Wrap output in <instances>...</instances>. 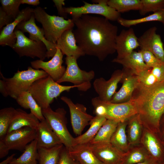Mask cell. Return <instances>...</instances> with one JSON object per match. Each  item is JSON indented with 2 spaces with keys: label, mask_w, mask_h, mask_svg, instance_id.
Instances as JSON below:
<instances>
[{
  "label": "cell",
  "mask_w": 164,
  "mask_h": 164,
  "mask_svg": "<svg viewBox=\"0 0 164 164\" xmlns=\"http://www.w3.org/2000/svg\"><path fill=\"white\" fill-rule=\"evenodd\" d=\"M73 20L76 43L85 55L103 61L116 52L118 27L105 18L83 15Z\"/></svg>",
  "instance_id": "6da1fadb"
},
{
  "label": "cell",
  "mask_w": 164,
  "mask_h": 164,
  "mask_svg": "<svg viewBox=\"0 0 164 164\" xmlns=\"http://www.w3.org/2000/svg\"><path fill=\"white\" fill-rule=\"evenodd\" d=\"M130 100L142 122L157 127L164 114V80L149 88L138 85Z\"/></svg>",
  "instance_id": "7a4b0ae2"
},
{
  "label": "cell",
  "mask_w": 164,
  "mask_h": 164,
  "mask_svg": "<svg viewBox=\"0 0 164 164\" xmlns=\"http://www.w3.org/2000/svg\"><path fill=\"white\" fill-rule=\"evenodd\" d=\"M78 87L73 85L65 86L60 84L48 76L35 81L29 91L42 109L50 107L55 98L63 92H68L73 88Z\"/></svg>",
  "instance_id": "3957f363"
},
{
  "label": "cell",
  "mask_w": 164,
  "mask_h": 164,
  "mask_svg": "<svg viewBox=\"0 0 164 164\" xmlns=\"http://www.w3.org/2000/svg\"><path fill=\"white\" fill-rule=\"evenodd\" d=\"M33 14L35 19L42 26L46 39L56 44L64 31L73 29L74 26L72 19L66 20L60 16L50 15L40 7L35 8Z\"/></svg>",
  "instance_id": "277c9868"
},
{
  "label": "cell",
  "mask_w": 164,
  "mask_h": 164,
  "mask_svg": "<svg viewBox=\"0 0 164 164\" xmlns=\"http://www.w3.org/2000/svg\"><path fill=\"white\" fill-rule=\"evenodd\" d=\"M0 73L1 79L5 82L9 96L15 100L22 92L29 91L35 81L48 76L44 70L31 67H29L26 70H18L11 78H6Z\"/></svg>",
  "instance_id": "5b68a950"
},
{
  "label": "cell",
  "mask_w": 164,
  "mask_h": 164,
  "mask_svg": "<svg viewBox=\"0 0 164 164\" xmlns=\"http://www.w3.org/2000/svg\"><path fill=\"white\" fill-rule=\"evenodd\" d=\"M42 113L64 147L67 150L71 148L74 138L70 134L67 127L66 110L63 108H59L54 111L49 107L42 109Z\"/></svg>",
  "instance_id": "8992f818"
},
{
  "label": "cell",
  "mask_w": 164,
  "mask_h": 164,
  "mask_svg": "<svg viewBox=\"0 0 164 164\" xmlns=\"http://www.w3.org/2000/svg\"><path fill=\"white\" fill-rule=\"evenodd\" d=\"M77 60L73 56H66V71L56 82L60 84L64 82H70L78 86L79 91H86L91 87V81L94 77L95 73L93 70L86 71L81 70L78 65Z\"/></svg>",
  "instance_id": "52a82bcc"
},
{
  "label": "cell",
  "mask_w": 164,
  "mask_h": 164,
  "mask_svg": "<svg viewBox=\"0 0 164 164\" xmlns=\"http://www.w3.org/2000/svg\"><path fill=\"white\" fill-rule=\"evenodd\" d=\"M92 2L95 3L83 1V6L64 7V10L65 13L70 15L72 19L78 18L83 15L95 14L103 16L109 21H117L121 17V13L107 4V0H92Z\"/></svg>",
  "instance_id": "ba28073f"
},
{
  "label": "cell",
  "mask_w": 164,
  "mask_h": 164,
  "mask_svg": "<svg viewBox=\"0 0 164 164\" xmlns=\"http://www.w3.org/2000/svg\"><path fill=\"white\" fill-rule=\"evenodd\" d=\"M14 32L16 41L11 48L20 57H37L43 61L47 57V50L43 42L30 39L20 30L15 29Z\"/></svg>",
  "instance_id": "9c48e42d"
},
{
  "label": "cell",
  "mask_w": 164,
  "mask_h": 164,
  "mask_svg": "<svg viewBox=\"0 0 164 164\" xmlns=\"http://www.w3.org/2000/svg\"><path fill=\"white\" fill-rule=\"evenodd\" d=\"M60 99L69 107L71 124L74 133L76 135H81L84 129L89 125L94 117L87 113V108L83 104H74L70 98L66 96H62Z\"/></svg>",
  "instance_id": "30bf717a"
},
{
  "label": "cell",
  "mask_w": 164,
  "mask_h": 164,
  "mask_svg": "<svg viewBox=\"0 0 164 164\" xmlns=\"http://www.w3.org/2000/svg\"><path fill=\"white\" fill-rule=\"evenodd\" d=\"M35 129L25 127L7 134L2 139L9 149L23 152L27 145L36 139Z\"/></svg>",
  "instance_id": "8fae6325"
},
{
  "label": "cell",
  "mask_w": 164,
  "mask_h": 164,
  "mask_svg": "<svg viewBox=\"0 0 164 164\" xmlns=\"http://www.w3.org/2000/svg\"><path fill=\"white\" fill-rule=\"evenodd\" d=\"M35 19L33 13L29 20L20 23L15 29L20 30L24 33L28 32L29 34V38L30 39L43 42L47 50V58L49 59L50 57H52L56 52V45L49 41L46 39L43 29L36 25Z\"/></svg>",
  "instance_id": "7c38bea8"
},
{
  "label": "cell",
  "mask_w": 164,
  "mask_h": 164,
  "mask_svg": "<svg viewBox=\"0 0 164 164\" xmlns=\"http://www.w3.org/2000/svg\"><path fill=\"white\" fill-rule=\"evenodd\" d=\"M123 76L122 70L118 69L113 72L108 80L102 77L95 79L93 85L98 97L102 101L110 102L116 93L118 84L120 82Z\"/></svg>",
  "instance_id": "4fadbf2b"
},
{
  "label": "cell",
  "mask_w": 164,
  "mask_h": 164,
  "mask_svg": "<svg viewBox=\"0 0 164 164\" xmlns=\"http://www.w3.org/2000/svg\"><path fill=\"white\" fill-rule=\"evenodd\" d=\"M155 26L150 28L138 38L140 50L152 53L159 60L164 62V44L160 36L156 33Z\"/></svg>",
  "instance_id": "5bb4252c"
},
{
  "label": "cell",
  "mask_w": 164,
  "mask_h": 164,
  "mask_svg": "<svg viewBox=\"0 0 164 164\" xmlns=\"http://www.w3.org/2000/svg\"><path fill=\"white\" fill-rule=\"evenodd\" d=\"M63 55L60 50L57 48L56 52L52 59L48 61L38 60L31 62V67L37 70L41 69L56 82L64 75L66 68L62 65Z\"/></svg>",
  "instance_id": "9a60e30c"
},
{
  "label": "cell",
  "mask_w": 164,
  "mask_h": 164,
  "mask_svg": "<svg viewBox=\"0 0 164 164\" xmlns=\"http://www.w3.org/2000/svg\"><path fill=\"white\" fill-rule=\"evenodd\" d=\"M99 100L106 108L105 117L107 119L120 122L128 120L138 114L136 107L130 100L124 103H113Z\"/></svg>",
  "instance_id": "2e32d148"
},
{
  "label": "cell",
  "mask_w": 164,
  "mask_h": 164,
  "mask_svg": "<svg viewBox=\"0 0 164 164\" xmlns=\"http://www.w3.org/2000/svg\"><path fill=\"white\" fill-rule=\"evenodd\" d=\"M122 70L123 76L120 82L122 83V85L111 99L109 102L111 103H120L129 101L138 84L137 75L125 68L123 67Z\"/></svg>",
  "instance_id": "e0dca14e"
},
{
  "label": "cell",
  "mask_w": 164,
  "mask_h": 164,
  "mask_svg": "<svg viewBox=\"0 0 164 164\" xmlns=\"http://www.w3.org/2000/svg\"><path fill=\"white\" fill-rule=\"evenodd\" d=\"M138 38L132 28L122 29L116 37L115 50L118 59L123 58L129 55L134 50L139 47Z\"/></svg>",
  "instance_id": "ac0fdd59"
},
{
  "label": "cell",
  "mask_w": 164,
  "mask_h": 164,
  "mask_svg": "<svg viewBox=\"0 0 164 164\" xmlns=\"http://www.w3.org/2000/svg\"><path fill=\"white\" fill-rule=\"evenodd\" d=\"M34 9L27 7L20 11L16 18L12 23L4 27L0 34V45L12 48L16 41L14 32L17 26L21 22L29 20L33 13Z\"/></svg>",
  "instance_id": "d6986e66"
},
{
  "label": "cell",
  "mask_w": 164,
  "mask_h": 164,
  "mask_svg": "<svg viewBox=\"0 0 164 164\" xmlns=\"http://www.w3.org/2000/svg\"><path fill=\"white\" fill-rule=\"evenodd\" d=\"M90 144L94 155L104 164H119L122 162L126 153L110 143Z\"/></svg>",
  "instance_id": "ffe728a7"
},
{
  "label": "cell",
  "mask_w": 164,
  "mask_h": 164,
  "mask_svg": "<svg viewBox=\"0 0 164 164\" xmlns=\"http://www.w3.org/2000/svg\"><path fill=\"white\" fill-rule=\"evenodd\" d=\"M36 130L38 149L49 148L62 144L45 119L40 121Z\"/></svg>",
  "instance_id": "44dd1931"
},
{
  "label": "cell",
  "mask_w": 164,
  "mask_h": 164,
  "mask_svg": "<svg viewBox=\"0 0 164 164\" xmlns=\"http://www.w3.org/2000/svg\"><path fill=\"white\" fill-rule=\"evenodd\" d=\"M56 45L63 54L66 56H72L77 59L85 55L77 44L73 29L64 31L57 41Z\"/></svg>",
  "instance_id": "7402d4cb"
},
{
  "label": "cell",
  "mask_w": 164,
  "mask_h": 164,
  "mask_svg": "<svg viewBox=\"0 0 164 164\" xmlns=\"http://www.w3.org/2000/svg\"><path fill=\"white\" fill-rule=\"evenodd\" d=\"M39 122L38 119L31 113H28L20 108L16 109L7 134L25 127L36 129Z\"/></svg>",
  "instance_id": "603a6c76"
},
{
  "label": "cell",
  "mask_w": 164,
  "mask_h": 164,
  "mask_svg": "<svg viewBox=\"0 0 164 164\" xmlns=\"http://www.w3.org/2000/svg\"><path fill=\"white\" fill-rule=\"evenodd\" d=\"M68 151L79 164H104L94 155L89 143L74 146Z\"/></svg>",
  "instance_id": "cb8c5ba5"
},
{
  "label": "cell",
  "mask_w": 164,
  "mask_h": 164,
  "mask_svg": "<svg viewBox=\"0 0 164 164\" xmlns=\"http://www.w3.org/2000/svg\"><path fill=\"white\" fill-rule=\"evenodd\" d=\"M112 62L121 64L125 68L129 70L137 75L142 71L148 68L143 60L142 53L133 51L127 56L119 59L114 58Z\"/></svg>",
  "instance_id": "d4e9b609"
},
{
  "label": "cell",
  "mask_w": 164,
  "mask_h": 164,
  "mask_svg": "<svg viewBox=\"0 0 164 164\" xmlns=\"http://www.w3.org/2000/svg\"><path fill=\"white\" fill-rule=\"evenodd\" d=\"M107 119L104 116L95 115L94 117L90 122V126L87 131L83 134L74 138L73 146L89 143L96 136Z\"/></svg>",
  "instance_id": "484cf974"
},
{
  "label": "cell",
  "mask_w": 164,
  "mask_h": 164,
  "mask_svg": "<svg viewBox=\"0 0 164 164\" xmlns=\"http://www.w3.org/2000/svg\"><path fill=\"white\" fill-rule=\"evenodd\" d=\"M141 78L144 84L148 87L164 80V62L143 70L141 73Z\"/></svg>",
  "instance_id": "4316f807"
},
{
  "label": "cell",
  "mask_w": 164,
  "mask_h": 164,
  "mask_svg": "<svg viewBox=\"0 0 164 164\" xmlns=\"http://www.w3.org/2000/svg\"><path fill=\"white\" fill-rule=\"evenodd\" d=\"M17 102L22 108L30 109V112L40 121L45 119L42 109L29 91L22 92L16 99Z\"/></svg>",
  "instance_id": "83f0119b"
},
{
  "label": "cell",
  "mask_w": 164,
  "mask_h": 164,
  "mask_svg": "<svg viewBox=\"0 0 164 164\" xmlns=\"http://www.w3.org/2000/svg\"><path fill=\"white\" fill-rule=\"evenodd\" d=\"M119 122L107 119L99 129L93 139L89 143L91 144H104L110 143L111 138Z\"/></svg>",
  "instance_id": "f1b7e54d"
},
{
  "label": "cell",
  "mask_w": 164,
  "mask_h": 164,
  "mask_svg": "<svg viewBox=\"0 0 164 164\" xmlns=\"http://www.w3.org/2000/svg\"><path fill=\"white\" fill-rule=\"evenodd\" d=\"M128 120L118 123L110 142L113 145L125 153L128 151L129 145L126 132Z\"/></svg>",
  "instance_id": "f546056e"
},
{
  "label": "cell",
  "mask_w": 164,
  "mask_h": 164,
  "mask_svg": "<svg viewBox=\"0 0 164 164\" xmlns=\"http://www.w3.org/2000/svg\"><path fill=\"white\" fill-rule=\"evenodd\" d=\"M142 141L149 155L157 161L163 162L161 148L154 135L150 132L145 131Z\"/></svg>",
  "instance_id": "4dcf8cb0"
},
{
  "label": "cell",
  "mask_w": 164,
  "mask_h": 164,
  "mask_svg": "<svg viewBox=\"0 0 164 164\" xmlns=\"http://www.w3.org/2000/svg\"><path fill=\"white\" fill-rule=\"evenodd\" d=\"M63 144L49 148L38 149V160L39 164H58Z\"/></svg>",
  "instance_id": "1f68e13d"
},
{
  "label": "cell",
  "mask_w": 164,
  "mask_h": 164,
  "mask_svg": "<svg viewBox=\"0 0 164 164\" xmlns=\"http://www.w3.org/2000/svg\"><path fill=\"white\" fill-rule=\"evenodd\" d=\"M38 159V148L36 139L27 145L19 157L14 158L9 164H37Z\"/></svg>",
  "instance_id": "d6a6232c"
},
{
  "label": "cell",
  "mask_w": 164,
  "mask_h": 164,
  "mask_svg": "<svg viewBox=\"0 0 164 164\" xmlns=\"http://www.w3.org/2000/svg\"><path fill=\"white\" fill-rule=\"evenodd\" d=\"M154 21L161 22L164 25V9L153 12L147 16L138 19H128L121 17L117 22L122 26L129 28L142 23Z\"/></svg>",
  "instance_id": "836d02e7"
},
{
  "label": "cell",
  "mask_w": 164,
  "mask_h": 164,
  "mask_svg": "<svg viewBox=\"0 0 164 164\" xmlns=\"http://www.w3.org/2000/svg\"><path fill=\"white\" fill-rule=\"evenodd\" d=\"M128 140L131 144H135L139 142L142 133V121L137 114L128 120Z\"/></svg>",
  "instance_id": "e575fe53"
},
{
  "label": "cell",
  "mask_w": 164,
  "mask_h": 164,
  "mask_svg": "<svg viewBox=\"0 0 164 164\" xmlns=\"http://www.w3.org/2000/svg\"><path fill=\"white\" fill-rule=\"evenodd\" d=\"M107 3L120 13L132 10L139 11L142 7L141 0H107Z\"/></svg>",
  "instance_id": "d590c367"
},
{
  "label": "cell",
  "mask_w": 164,
  "mask_h": 164,
  "mask_svg": "<svg viewBox=\"0 0 164 164\" xmlns=\"http://www.w3.org/2000/svg\"><path fill=\"white\" fill-rule=\"evenodd\" d=\"M15 109L12 107L2 108L0 110V140L6 135Z\"/></svg>",
  "instance_id": "8d00e7d4"
},
{
  "label": "cell",
  "mask_w": 164,
  "mask_h": 164,
  "mask_svg": "<svg viewBox=\"0 0 164 164\" xmlns=\"http://www.w3.org/2000/svg\"><path fill=\"white\" fill-rule=\"evenodd\" d=\"M151 156L148 152L140 148L134 149L126 153L121 164H135L143 162Z\"/></svg>",
  "instance_id": "74e56055"
},
{
  "label": "cell",
  "mask_w": 164,
  "mask_h": 164,
  "mask_svg": "<svg viewBox=\"0 0 164 164\" xmlns=\"http://www.w3.org/2000/svg\"><path fill=\"white\" fill-rule=\"evenodd\" d=\"M2 9L14 20L17 17L20 12L19 7L21 0H1Z\"/></svg>",
  "instance_id": "f35d334b"
},
{
  "label": "cell",
  "mask_w": 164,
  "mask_h": 164,
  "mask_svg": "<svg viewBox=\"0 0 164 164\" xmlns=\"http://www.w3.org/2000/svg\"><path fill=\"white\" fill-rule=\"evenodd\" d=\"M142 7L139 11L140 15H144L164 9V0H141Z\"/></svg>",
  "instance_id": "ab89813d"
},
{
  "label": "cell",
  "mask_w": 164,
  "mask_h": 164,
  "mask_svg": "<svg viewBox=\"0 0 164 164\" xmlns=\"http://www.w3.org/2000/svg\"><path fill=\"white\" fill-rule=\"evenodd\" d=\"M145 63L147 67L152 68L156 66L162 62L158 59L151 52L148 50H140Z\"/></svg>",
  "instance_id": "60d3db41"
},
{
  "label": "cell",
  "mask_w": 164,
  "mask_h": 164,
  "mask_svg": "<svg viewBox=\"0 0 164 164\" xmlns=\"http://www.w3.org/2000/svg\"><path fill=\"white\" fill-rule=\"evenodd\" d=\"M58 164H79L70 155L67 149L63 147L60 152Z\"/></svg>",
  "instance_id": "b9f144b4"
},
{
  "label": "cell",
  "mask_w": 164,
  "mask_h": 164,
  "mask_svg": "<svg viewBox=\"0 0 164 164\" xmlns=\"http://www.w3.org/2000/svg\"><path fill=\"white\" fill-rule=\"evenodd\" d=\"M14 20L6 13L1 7H0V29L1 31L4 26L11 23Z\"/></svg>",
  "instance_id": "7bdbcfd3"
},
{
  "label": "cell",
  "mask_w": 164,
  "mask_h": 164,
  "mask_svg": "<svg viewBox=\"0 0 164 164\" xmlns=\"http://www.w3.org/2000/svg\"><path fill=\"white\" fill-rule=\"evenodd\" d=\"M64 0H53V1L56 7L58 14L60 16L66 19L67 14L65 13L64 10V9L63 6L65 4Z\"/></svg>",
  "instance_id": "ee69618b"
},
{
  "label": "cell",
  "mask_w": 164,
  "mask_h": 164,
  "mask_svg": "<svg viewBox=\"0 0 164 164\" xmlns=\"http://www.w3.org/2000/svg\"><path fill=\"white\" fill-rule=\"evenodd\" d=\"M10 150L3 141L0 140V158H2L6 156Z\"/></svg>",
  "instance_id": "f6af8a7d"
},
{
  "label": "cell",
  "mask_w": 164,
  "mask_h": 164,
  "mask_svg": "<svg viewBox=\"0 0 164 164\" xmlns=\"http://www.w3.org/2000/svg\"><path fill=\"white\" fill-rule=\"evenodd\" d=\"M0 92L5 97L9 96L5 82L2 79L0 80Z\"/></svg>",
  "instance_id": "bcb514c9"
},
{
  "label": "cell",
  "mask_w": 164,
  "mask_h": 164,
  "mask_svg": "<svg viewBox=\"0 0 164 164\" xmlns=\"http://www.w3.org/2000/svg\"><path fill=\"white\" fill-rule=\"evenodd\" d=\"M21 3L37 6L39 5L40 2L39 0H21Z\"/></svg>",
  "instance_id": "7dc6e473"
},
{
  "label": "cell",
  "mask_w": 164,
  "mask_h": 164,
  "mask_svg": "<svg viewBox=\"0 0 164 164\" xmlns=\"http://www.w3.org/2000/svg\"><path fill=\"white\" fill-rule=\"evenodd\" d=\"M157 162L158 161L151 156L145 161L135 164H156Z\"/></svg>",
  "instance_id": "c3c4849f"
},
{
  "label": "cell",
  "mask_w": 164,
  "mask_h": 164,
  "mask_svg": "<svg viewBox=\"0 0 164 164\" xmlns=\"http://www.w3.org/2000/svg\"><path fill=\"white\" fill-rule=\"evenodd\" d=\"M15 154H13L10 156L8 157L5 160L0 163V164H9L14 158V157Z\"/></svg>",
  "instance_id": "681fc988"
},
{
  "label": "cell",
  "mask_w": 164,
  "mask_h": 164,
  "mask_svg": "<svg viewBox=\"0 0 164 164\" xmlns=\"http://www.w3.org/2000/svg\"><path fill=\"white\" fill-rule=\"evenodd\" d=\"M164 162H157L156 164H164Z\"/></svg>",
  "instance_id": "f907efd6"
},
{
  "label": "cell",
  "mask_w": 164,
  "mask_h": 164,
  "mask_svg": "<svg viewBox=\"0 0 164 164\" xmlns=\"http://www.w3.org/2000/svg\"><path fill=\"white\" fill-rule=\"evenodd\" d=\"M162 116H164V114H163V115ZM164 133L163 134H164V133Z\"/></svg>",
  "instance_id": "816d5d0a"
},
{
  "label": "cell",
  "mask_w": 164,
  "mask_h": 164,
  "mask_svg": "<svg viewBox=\"0 0 164 164\" xmlns=\"http://www.w3.org/2000/svg\"></svg>",
  "instance_id": "f5cc1de1"
},
{
  "label": "cell",
  "mask_w": 164,
  "mask_h": 164,
  "mask_svg": "<svg viewBox=\"0 0 164 164\" xmlns=\"http://www.w3.org/2000/svg\"><path fill=\"white\" fill-rule=\"evenodd\" d=\"M121 164V163L120 164Z\"/></svg>",
  "instance_id": "db71d44e"
},
{
  "label": "cell",
  "mask_w": 164,
  "mask_h": 164,
  "mask_svg": "<svg viewBox=\"0 0 164 164\" xmlns=\"http://www.w3.org/2000/svg\"></svg>",
  "instance_id": "11a10c76"
}]
</instances>
